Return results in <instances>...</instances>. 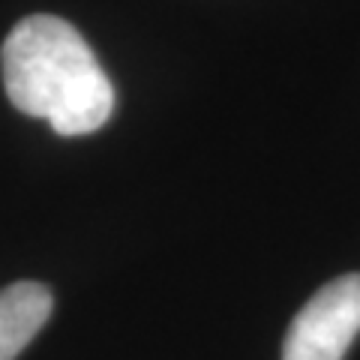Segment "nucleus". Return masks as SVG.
Returning <instances> with one entry per match:
<instances>
[{
	"instance_id": "1",
	"label": "nucleus",
	"mask_w": 360,
	"mask_h": 360,
	"mask_svg": "<svg viewBox=\"0 0 360 360\" xmlns=\"http://www.w3.org/2000/svg\"><path fill=\"white\" fill-rule=\"evenodd\" d=\"M6 96L18 111L51 123L58 135H87L115 111V87L70 21L27 15L0 51Z\"/></svg>"
},
{
	"instance_id": "2",
	"label": "nucleus",
	"mask_w": 360,
	"mask_h": 360,
	"mask_svg": "<svg viewBox=\"0 0 360 360\" xmlns=\"http://www.w3.org/2000/svg\"><path fill=\"white\" fill-rule=\"evenodd\" d=\"M360 333V274L321 285L295 315L283 360H342Z\"/></svg>"
},
{
	"instance_id": "3",
	"label": "nucleus",
	"mask_w": 360,
	"mask_h": 360,
	"mask_svg": "<svg viewBox=\"0 0 360 360\" xmlns=\"http://www.w3.org/2000/svg\"><path fill=\"white\" fill-rule=\"evenodd\" d=\"M51 291L42 283H13L0 288V360H15L51 315Z\"/></svg>"
}]
</instances>
